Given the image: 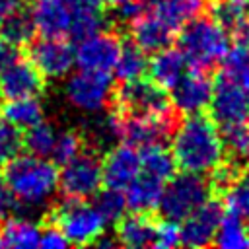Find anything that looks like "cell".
Segmentation results:
<instances>
[{
	"label": "cell",
	"instance_id": "obj_46",
	"mask_svg": "<svg viewBox=\"0 0 249 249\" xmlns=\"http://www.w3.org/2000/svg\"><path fill=\"white\" fill-rule=\"evenodd\" d=\"M19 2H23V4H29V2H33V0H19Z\"/></svg>",
	"mask_w": 249,
	"mask_h": 249
},
{
	"label": "cell",
	"instance_id": "obj_8",
	"mask_svg": "<svg viewBox=\"0 0 249 249\" xmlns=\"http://www.w3.org/2000/svg\"><path fill=\"white\" fill-rule=\"evenodd\" d=\"M206 111L218 128L243 123L249 119V89L241 88L220 70L214 78V91Z\"/></svg>",
	"mask_w": 249,
	"mask_h": 249
},
{
	"label": "cell",
	"instance_id": "obj_2",
	"mask_svg": "<svg viewBox=\"0 0 249 249\" xmlns=\"http://www.w3.org/2000/svg\"><path fill=\"white\" fill-rule=\"evenodd\" d=\"M2 177L19 204L39 206L56 193L60 171L53 160L19 154L4 165Z\"/></svg>",
	"mask_w": 249,
	"mask_h": 249
},
{
	"label": "cell",
	"instance_id": "obj_9",
	"mask_svg": "<svg viewBox=\"0 0 249 249\" xmlns=\"http://www.w3.org/2000/svg\"><path fill=\"white\" fill-rule=\"evenodd\" d=\"M117 117H119V138L124 144H130L134 148H144L150 144H163L165 140L173 136L175 128L179 126L183 119V115H175V117L117 115Z\"/></svg>",
	"mask_w": 249,
	"mask_h": 249
},
{
	"label": "cell",
	"instance_id": "obj_23",
	"mask_svg": "<svg viewBox=\"0 0 249 249\" xmlns=\"http://www.w3.org/2000/svg\"><path fill=\"white\" fill-rule=\"evenodd\" d=\"M35 33L37 29L31 18V10H25L21 6L16 8L12 14H8L0 21V37L14 49L27 47L33 41Z\"/></svg>",
	"mask_w": 249,
	"mask_h": 249
},
{
	"label": "cell",
	"instance_id": "obj_43",
	"mask_svg": "<svg viewBox=\"0 0 249 249\" xmlns=\"http://www.w3.org/2000/svg\"><path fill=\"white\" fill-rule=\"evenodd\" d=\"M167 0H138V4L142 6V12H148V10H154L161 4H165Z\"/></svg>",
	"mask_w": 249,
	"mask_h": 249
},
{
	"label": "cell",
	"instance_id": "obj_26",
	"mask_svg": "<svg viewBox=\"0 0 249 249\" xmlns=\"http://www.w3.org/2000/svg\"><path fill=\"white\" fill-rule=\"evenodd\" d=\"M0 117L19 128H29L31 124L43 121V105L37 97L4 99L0 103Z\"/></svg>",
	"mask_w": 249,
	"mask_h": 249
},
{
	"label": "cell",
	"instance_id": "obj_27",
	"mask_svg": "<svg viewBox=\"0 0 249 249\" xmlns=\"http://www.w3.org/2000/svg\"><path fill=\"white\" fill-rule=\"evenodd\" d=\"M148 72V56L146 53L132 41L126 39L123 41L121 54L115 64V80L117 82H126V80H136L142 78Z\"/></svg>",
	"mask_w": 249,
	"mask_h": 249
},
{
	"label": "cell",
	"instance_id": "obj_45",
	"mask_svg": "<svg viewBox=\"0 0 249 249\" xmlns=\"http://www.w3.org/2000/svg\"><path fill=\"white\" fill-rule=\"evenodd\" d=\"M0 247H4V237H2V231H0Z\"/></svg>",
	"mask_w": 249,
	"mask_h": 249
},
{
	"label": "cell",
	"instance_id": "obj_4",
	"mask_svg": "<svg viewBox=\"0 0 249 249\" xmlns=\"http://www.w3.org/2000/svg\"><path fill=\"white\" fill-rule=\"evenodd\" d=\"M43 222L54 224L72 245H93L105 233V220L88 198L62 196L43 216Z\"/></svg>",
	"mask_w": 249,
	"mask_h": 249
},
{
	"label": "cell",
	"instance_id": "obj_41",
	"mask_svg": "<svg viewBox=\"0 0 249 249\" xmlns=\"http://www.w3.org/2000/svg\"><path fill=\"white\" fill-rule=\"evenodd\" d=\"M19 0H0V21L8 16V14H12L16 8H19Z\"/></svg>",
	"mask_w": 249,
	"mask_h": 249
},
{
	"label": "cell",
	"instance_id": "obj_5",
	"mask_svg": "<svg viewBox=\"0 0 249 249\" xmlns=\"http://www.w3.org/2000/svg\"><path fill=\"white\" fill-rule=\"evenodd\" d=\"M109 109L115 111L117 115H150V117L181 115L173 107L167 89L144 76L136 80L115 82Z\"/></svg>",
	"mask_w": 249,
	"mask_h": 249
},
{
	"label": "cell",
	"instance_id": "obj_11",
	"mask_svg": "<svg viewBox=\"0 0 249 249\" xmlns=\"http://www.w3.org/2000/svg\"><path fill=\"white\" fill-rule=\"evenodd\" d=\"M123 37L117 29H101L84 37L76 49V64L80 70L111 74L121 54Z\"/></svg>",
	"mask_w": 249,
	"mask_h": 249
},
{
	"label": "cell",
	"instance_id": "obj_34",
	"mask_svg": "<svg viewBox=\"0 0 249 249\" xmlns=\"http://www.w3.org/2000/svg\"><path fill=\"white\" fill-rule=\"evenodd\" d=\"M86 146H88V142H86V138H84L82 132H78V130L58 132L56 134V140H54V148H53L51 160L56 165H64L70 160H74Z\"/></svg>",
	"mask_w": 249,
	"mask_h": 249
},
{
	"label": "cell",
	"instance_id": "obj_29",
	"mask_svg": "<svg viewBox=\"0 0 249 249\" xmlns=\"http://www.w3.org/2000/svg\"><path fill=\"white\" fill-rule=\"evenodd\" d=\"M0 231L4 245L10 247H37L41 241V228L27 218L8 216V220L2 222Z\"/></svg>",
	"mask_w": 249,
	"mask_h": 249
},
{
	"label": "cell",
	"instance_id": "obj_22",
	"mask_svg": "<svg viewBox=\"0 0 249 249\" xmlns=\"http://www.w3.org/2000/svg\"><path fill=\"white\" fill-rule=\"evenodd\" d=\"M163 181L142 171L126 185L124 189V196H126V204L130 210H144V212H154L158 208L161 191H163Z\"/></svg>",
	"mask_w": 249,
	"mask_h": 249
},
{
	"label": "cell",
	"instance_id": "obj_13",
	"mask_svg": "<svg viewBox=\"0 0 249 249\" xmlns=\"http://www.w3.org/2000/svg\"><path fill=\"white\" fill-rule=\"evenodd\" d=\"M226 202L218 196L206 198L196 210H193L181 222V245L185 247H208L214 245L220 220L224 216Z\"/></svg>",
	"mask_w": 249,
	"mask_h": 249
},
{
	"label": "cell",
	"instance_id": "obj_44",
	"mask_svg": "<svg viewBox=\"0 0 249 249\" xmlns=\"http://www.w3.org/2000/svg\"><path fill=\"white\" fill-rule=\"evenodd\" d=\"M103 2L107 4L109 10H115V8H121L124 4H128V2H132V0H103Z\"/></svg>",
	"mask_w": 249,
	"mask_h": 249
},
{
	"label": "cell",
	"instance_id": "obj_17",
	"mask_svg": "<svg viewBox=\"0 0 249 249\" xmlns=\"http://www.w3.org/2000/svg\"><path fill=\"white\" fill-rule=\"evenodd\" d=\"M140 152L130 144H119L103 156V185L113 189H126V185L140 173Z\"/></svg>",
	"mask_w": 249,
	"mask_h": 249
},
{
	"label": "cell",
	"instance_id": "obj_14",
	"mask_svg": "<svg viewBox=\"0 0 249 249\" xmlns=\"http://www.w3.org/2000/svg\"><path fill=\"white\" fill-rule=\"evenodd\" d=\"M43 72L27 58L14 56L0 72V99L37 97L47 88Z\"/></svg>",
	"mask_w": 249,
	"mask_h": 249
},
{
	"label": "cell",
	"instance_id": "obj_24",
	"mask_svg": "<svg viewBox=\"0 0 249 249\" xmlns=\"http://www.w3.org/2000/svg\"><path fill=\"white\" fill-rule=\"evenodd\" d=\"M204 12L233 37L249 19V0H206Z\"/></svg>",
	"mask_w": 249,
	"mask_h": 249
},
{
	"label": "cell",
	"instance_id": "obj_33",
	"mask_svg": "<svg viewBox=\"0 0 249 249\" xmlns=\"http://www.w3.org/2000/svg\"><path fill=\"white\" fill-rule=\"evenodd\" d=\"M93 206L103 216V220L109 222V224H115L119 218H123V214L128 208L124 191L123 189H113V187H105V189L97 191Z\"/></svg>",
	"mask_w": 249,
	"mask_h": 249
},
{
	"label": "cell",
	"instance_id": "obj_37",
	"mask_svg": "<svg viewBox=\"0 0 249 249\" xmlns=\"http://www.w3.org/2000/svg\"><path fill=\"white\" fill-rule=\"evenodd\" d=\"M175 245H181V226H179V222L165 220V218L158 220L154 247L169 249V247H175Z\"/></svg>",
	"mask_w": 249,
	"mask_h": 249
},
{
	"label": "cell",
	"instance_id": "obj_15",
	"mask_svg": "<svg viewBox=\"0 0 249 249\" xmlns=\"http://www.w3.org/2000/svg\"><path fill=\"white\" fill-rule=\"evenodd\" d=\"M212 91H214L212 70L189 66L187 74L171 89V101H173V107L181 115L200 113V111L208 109Z\"/></svg>",
	"mask_w": 249,
	"mask_h": 249
},
{
	"label": "cell",
	"instance_id": "obj_30",
	"mask_svg": "<svg viewBox=\"0 0 249 249\" xmlns=\"http://www.w3.org/2000/svg\"><path fill=\"white\" fill-rule=\"evenodd\" d=\"M222 72L241 88L249 89V43L235 41L222 60Z\"/></svg>",
	"mask_w": 249,
	"mask_h": 249
},
{
	"label": "cell",
	"instance_id": "obj_35",
	"mask_svg": "<svg viewBox=\"0 0 249 249\" xmlns=\"http://www.w3.org/2000/svg\"><path fill=\"white\" fill-rule=\"evenodd\" d=\"M23 150V132L19 126L0 117V165L19 156Z\"/></svg>",
	"mask_w": 249,
	"mask_h": 249
},
{
	"label": "cell",
	"instance_id": "obj_18",
	"mask_svg": "<svg viewBox=\"0 0 249 249\" xmlns=\"http://www.w3.org/2000/svg\"><path fill=\"white\" fill-rule=\"evenodd\" d=\"M156 230H158L156 214L144 210H132L130 214L124 212L123 218L115 222V237L119 245L130 249L154 245Z\"/></svg>",
	"mask_w": 249,
	"mask_h": 249
},
{
	"label": "cell",
	"instance_id": "obj_39",
	"mask_svg": "<svg viewBox=\"0 0 249 249\" xmlns=\"http://www.w3.org/2000/svg\"><path fill=\"white\" fill-rule=\"evenodd\" d=\"M18 208H19V202L14 198V195L8 189V185H6L4 177H2V171H0V220L8 218Z\"/></svg>",
	"mask_w": 249,
	"mask_h": 249
},
{
	"label": "cell",
	"instance_id": "obj_42",
	"mask_svg": "<svg viewBox=\"0 0 249 249\" xmlns=\"http://www.w3.org/2000/svg\"><path fill=\"white\" fill-rule=\"evenodd\" d=\"M233 39L235 41H239V43H249V19L245 21V25L233 35Z\"/></svg>",
	"mask_w": 249,
	"mask_h": 249
},
{
	"label": "cell",
	"instance_id": "obj_36",
	"mask_svg": "<svg viewBox=\"0 0 249 249\" xmlns=\"http://www.w3.org/2000/svg\"><path fill=\"white\" fill-rule=\"evenodd\" d=\"M224 202H226V208H231L243 218H249V163L243 165L237 181L226 195Z\"/></svg>",
	"mask_w": 249,
	"mask_h": 249
},
{
	"label": "cell",
	"instance_id": "obj_1",
	"mask_svg": "<svg viewBox=\"0 0 249 249\" xmlns=\"http://www.w3.org/2000/svg\"><path fill=\"white\" fill-rule=\"evenodd\" d=\"M171 154L181 171L208 173L226 160L222 132L214 119L200 111L183 115L171 136Z\"/></svg>",
	"mask_w": 249,
	"mask_h": 249
},
{
	"label": "cell",
	"instance_id": "obj_38",
	"mask_svg": "<svg viewBox=\"0 0 249 249\" xmlns=\"http://www.w3.org/2000/svg\"><path fill=\"white\" fill-rule=\"evenodd\" d=\"M41 247H49V249H54V247H66L70 245L66 235L60 231L58 226L54 224H49V222H43V230H41V241H39Z\"/></svg>",
	"mask_w": 249,
	"mask_h": 249
},
{
	"label": "cell",
	"instance_id": "obj_28",
	"mask_svg": "<svg viewBox=\"0 0 249 249\" xmlns=\"http://www.w3.org/2000/svg\"><path fill=\"white\" fill-rule=\"evenodd\" d=\"M140 163H142V171L161 179L163 183L177 173L175 158L171 150H167L163 144H150L140 148Z\"/></svg>",
	"mask_w": 249,
	"mask_h": 249
},
{
	"label": "cell",
	"instance_id": "obj_7",
	"mask_svg": "<svg viewBox=\"0 0 249 249\" xmlns=\"http://www.w3.org/2000/svg\"><path fill=\"white\" fill-rule=\"evenodd\" d=\"M103 185V158L97 148L88 144L74 160L62 165L58 189L62 196L89 198Z\"/></svg>",
	"mask_w": 249,
	"mask_h": 249
},
{
	"label": "cell",
	"instance_id": "obj_32",
	"mask_svg": "<svg viewBox=\"0 0 249 249\" xmlns=\"http://www.w3.org/2000/svg\"><path fill=\"white\" fill-rule=\"evenodd\" d=\"M54 140H56V130L49 123L39 121V123L31 124L29 128H25L23 148L33 156L51 158L53 148H54Z\"/></svg>",
	"mask_w": 249,
	"mask_h": 249
},
{
	"label": "cell",
	"instance_id": "obj_21",
	"mask_svg": "<svg viewBox=\"0 0 249 249\" xmlns=\"http://www.w3.org/2000/svg\"><path fill=\"white\" fill-rule=\"evenodd\" d=\"M72 8V27L70 37L82 41L101 29L109 21V8L103 0H68Z\"/></svg>",
	"mask_w": 249,
	"mask_h": 249
},
{
	"label": "cell",
	"instance_id": "obj_16",
	"mask_svg": "<svg viewBox=\"0 0 249 249\" xmlns=\"http://www.w3.org/2000/svg\"><path fill=\"white\" fill-rule=\"evenodd\" d=\"M130 39L144 51V53H158L165 47H171V43L177 37V29H173L163 18H160L154 12H142L138 18H134L128 23Z\"/></svg>",
	"mask_w": 249,
	"mask_h": 249
},
{
	"label": "cell",
	"instance_id": "obj_3",
	"mask_svg": "<svg viewBox=\"0 0 249 249\" xmlns=\"http://www.w3.org/2000/svg\"><path fill=\"white\" fill-rule=\"evenodd\" d=\"M177 47L187 56L191 68L214 70V66L222 62L231 49V33L206 12H200L179 29Z\"/></svg>",
	"mask_w": 249,
	"mask_h": 249
},
{
	"label": "cell",
	"instance_id": "obj_40",
	"mask_svg": "<svg viewBox=\"0 0 249 249\" xmlns=\"http://www.w3.org/2000/svg\"><path fill=\"white\" fill-rule=\"evenodd\" d=\"M14 56H16V49H14L12 45H8V43L0 37V72H2V68H4Z\"/></svg>",
	"mask_w": 249,
	"mask_h": 249
},
{
	"label": "cell",
	"instance_id": "obj_31",
	"mask_svg": "<svg viewBox=\"0 0 249 249\" xmlns=\"http://www.w3.org/2000/svg\"><path fill=\"white\" fill-rule=\"evenodd\" d=\"M226 158L235 160L239 163H249V119L226 128H220Z\"/></svg>",
	"mask_w": 249,
	"mask_h": 249
},
{
	"label": "cell",
	"instance_id": "obj_6",
	"mask_svg": "<svg viewBox=\"0 0 249 249\" xmlns=\"http://www.w3.org/2000/svg\"><path fill=\"white\" fill-rule=\"evenodd\" d=\"M210 196L212 191L208 185V177H202V173L181 171L165 181L156 210L165 220L183 222Z\"/></svg>",
	"mask_w": 249,
	"mask_h": 249
},
{
	"label": "cell",
	"instance_id": "obj_12",
	"mask_svg": "<svg viewBox=\"0 0 249 249\" xmlns=\"http://www.w3.org/2000/svg\"><path fill=\"white\" fill-rule=\"evenodd\" d=\"M27 58L45 78H62L76 64V49L66 37L41 35L27 45Z\"/></svg>",
	"mask_w": 249,
	"mask_h": 249
},
{
	"label": "cell",
	"instance_id": "obj_10",
	"mask_svg": "<svg viewBox=\"0 0 249 249\" xmlns=\"http://www.w3.org/2000/svg\"><path fill=\"white\" fill-rule=\"evenodd\" d=\"M113 89H115V82L109 74L88 72V70H80L78 74L70 76L64 88L66 97L74 107L91 113L109 109L113 99Z\"/></svg>",
	"mask_w": 249,
	"mask_h": 249
},
{
	"label": "cell",
	"instance_id": "obj_47",
	"mask_svg": "<svg viewBox=\"0 0 249 249\" xmlns=\"http://www.w3.org/2000/svg\"><path fill=\"white\" fill-rule=\"evenodd\" d=\"M247 226H249V222H247Z\"/></svg>",
	"mask_w": 249,
	"mask_h": 249
},
{
	"label": "cell",
	"instance_id": "obj_20",
	"mask_svg": "<svg viewBox=\"0 0 249 249\" xmlns=\"http://www.w3.org/2000/svg\"><path fill=\"white\" fill-rule=\"evenodd\" d=\"M189 70V60L183 54V51L177 47H165L158 53L152 54L148 60V78L154 80L158 86L165 89H173L175 84L187 74Z\"/></svg>",
	"mask_w": 249,
	"mask_h": 249
},
{
	"label": "cell",
	"instance_id": "obj_19",
	"mask_svg": "<svg viewBox=\"0 0 249 249\" xmlns=\"http://www.w3.org/2000/svg\"><path fill=\"white\" fill-rule=\"evenodd\" d=\"M31 18L39 35L66 37L72 27V8L68 0H33Z\"/></svg>",
	"mask_w": 249,
	"mask_h": 249
},
{
	"label": "cell",
	"instance_id": "obj_25",
	"mask_svg": "<svg viewBox=\"0 0 249 249\" xmlns=\"http://www.w3.org/2000/svg\"><path fill=\"white\" fill-rule=\"evenodd\" d=\"M216 247L226 249H243L249 247V226L245 224L243 216L237 214L231 208L224 210V216L220 220V228L214 237Z\"/></svg>",
	"mask_w": 249,
	"mask_h": 249
}]
</instances>
